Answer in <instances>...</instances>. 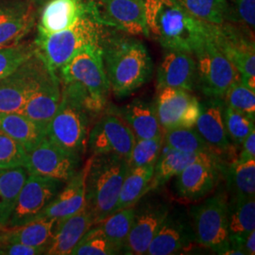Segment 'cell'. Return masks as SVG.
<instances>
[{
	"label": "cell",
	"mask_w": 255,
	"mask_h": 255,
	"mask_svg": "<svg viewBox=\"0 0 255 255\" xmlns=\"http://www.w3.org/2000/svg\"><path fill=\"white\" fill-rule=\"evenodd\" d=\"M56 219L39 218L17 227L0 230V243L15 242L46 250L54 234Z\"/></svg>",
	"instance_id": "28"
},
{
	"label": "cell",
	"mask_w": 255,
	"mask_h": 255,
	"mask_svg": "<svg viewBox=\"0 0 255 255\" xmlns=\"http://www.w3.org/2000/svg\"><path fill=\"white\" fill-rule=\"evenodd\" d=\"M222 100L226 106L255 121V92L249 89L240 80L229 88Z\"/></svg>",
	"instance_id": "40"
},
{
	"label": "cell",
	"mask_w": 255,
	"mask_h": 255,
	"mask_svg": "<svg viewBox=\"0 0 255 255\" xmlns=\"http://www.w3.org/2000/svg\"><path fill=\"white\" fill-rule=\"evenodd\" d=\"M0 131L19 142L27 152L46 136V128L21 113H0Z\"/></svg>",
	"instance_id": "29"
},
{
	"label": "cell",
	"mask_w": 255,
	"mask_h": 255,
	"mask_svg": "<svg viewBox=\"0 0 255 255\" xmlns=\"http://www.w3.org/2000/svg\"><path fill=\"white\" fill-rule=\"evenodd\" d=\"M63 185L61 181L28 174L6 227H17L38 219Z\"/></svg>",
	"instance_id": "12"
},
{
	"label": "cell",
	"mask_w": 255,
	"mask_h": 255,
	"mask_svg": "<svg viewBox=\"0 0 255 255\" xmlns=\"http://www.w3.org/2000/svg\"><path fill=\"white\" fill-rule=\"evenodd\" d=\"M164 145V135L150 139H136L128 160V168L155 165Z\"/></svg>",
	"instance_id": "39"
},
{
	"label": "cell",
	"mask_w": 255,
	"mask_h": 255,
	"mask_svg": "<svg viewBox=\"0 0 255 255\" xmlns=\"http://www.w3.org/2000/svg\"><path fill=\"white\" fill-rule=\"evenodd\" d=\"M102 58L110 90L119 98L128 97L149 81L153 64L150 54L136 36L103 34Z\"/></svg>",
	"instance_id": "1"
},
{
	"label": "cell",
	"mask_w": 255,
	"mask_h": 255,
	"mask_svg": "<svg viewBox=\"0 0 255 255\" xmlns=\"http://www.w3.org/2000/svg\"><path fill=\"white\" fill-rule=\"evenodd\" d=\"M104 32V27L92 9L72 27L48 35H37L34 45L47 65L56 72L86 46L101 44Z\"/></svg>",
	"instance_id": "5"
},
{
	"label": "cell",
	"mask_w": 255,
	"mask_h": 255,
	"mask_svg": "<svg viewBox=\"0 0 255 255\" xmlns=\"http://www.w3.org/2000/svg\"><path fill=\"white\" fill-rule=\"evenodd\" d=\"M32 5H43L47 0H28Z\"/></svg>",
	"instance_id": "47"
},
{
	"label": "cell",
	"mask_w": 255,
	"mask_h": 255,
	"mask_svg": "<svg viewBox=\"0 0 255 255\" xmlns=\"http://www.w3.org/2000/svg\"><path fill=\"white\" fill-rule=\"evenodd\" d=\"M96 18L111 27L132 36L148 37L144 9L139 0H90Z\"/></svg>",
	"instance_id": "15"
},
{
	"label": "cell",
	"mask_w": 255,
	"mask_h": 255,
	"mask_svg": "<svg viewBox=\"0 0 255 255\" xmlns=\"http://www.w3.org/2000/svg\"><path fill=\"white\" fill-rule=\"evenodd\" d=\"M144 9L148 37L166 50L193 54L209 35V24L192 16L175 0H139Z\"/></svg>",
	"instance_id": "2"
},
{
	"label": "cell",
	"mask_w": 255,
	"mask_h": 255,
	"mask_svg": "<svg viewBox=\"0 0 255 255\" xmlns=\"http://www.w3.org/2000/svg\"><path fill=\"white\" fill-rule=\"evenodd\" d=\"M229 21L255 33V0H229Z\"/></svg>",
	"instance_id": "43"
},
{
	"label": "cell",
	"mask_w": 255,
	"mask_h": 255,
	"mask_svg": "<svg viewBox=\"0 0 255 255\" xmlns=\"http://www.w3.org/2000/svg\"><path fill=\"white\" fill-rule=\"evenodd\" d=\"M46 64L37 51L8 77L0 81V113H21L37 78Z\"/></svg>",
	"instance_id": "16"
},
{
	"label": "cell",
	"mask_w": 255,
	"mask_h": 255,
	"mask_svg": "<svg viewBox=\"0 0 255 255\" xmlns=\"http://www.w3.org/2000/svg\"><path fill=\"white\" fill-rule=\"evenodd\" d=\"M64 83L75 82L88 94L95 115L107 105L110 85L102 58L101 44L86 46L60 69Z\"/></svg>",
	"instance_id": "6"
},
{
	"label": "cell",
	"mask_w": 255,
	"mask_h": 255,
	"mask_svg": "<svg viewBox=\"0 0 255 255\" xmlns=\"http://www.w3.org/2000/svg\"><path fill=\"white\" fill-rule=\"evenodd\" d=\"M157 89L179 88L192 92L197 85V65L194 55L181 50H166L157 69Z\"/></svg>",
	"instance_id": "20"
},
{
	"label": "cell",
	"mask_w": 255,
	"mask_h": 255,
	"mask_svg": "<svg viewBox=\"0 0 255 255\" xmlns=\"http://www.w3.org/2000/svg\"><path fill=\"white\" fill-rule=\"evenodd\" d=\"M61 96L60 80L56 72L46 63L37 78L35 85L28 96L21 114L47 128L49 121L58 109Z\"/></svg>",
	"instance_id": "18"
},
{
	"label": "cell",
	"mask_w": 255,
	"mask_h": 255,
	"mask_svg": "<svg viewBox=\"0 0 255 255\" xmlns=\"http://www.w3.org/2000/svg\"><path fill=\"white\" fill-rule=\"evenodd\" d=\"M223 119L229 140L235 145H241L246 137L255 130L254 120L226 105L223 111Z\"/></svg>",
	"instance_id": "41"
},
{
	"label": "cell",
	"mask_w": 255,
	"mask_h": 255,
	"mask_svg": "<svg viewBox=\"0 0 255 255\" xmlns=\"http://www.w3.org/2000/svg\"><path fill=\"white\" fill-rule=\"evenodd\" d=\"M240 248L245 255H255V230L252 231L240 243Z\"/></svg>",
	"instance_id": "46"
},
{
	"label": "cell",
	"mask_w": 255,
	"mask_h": 255,
	"mask_svg": "<svg viewBox=\"0 0 255 255\" xmlns=\"http://www.w3.org/2000/svg\"><path fill=\"white\" fill-rule=\"evenodd\" d=\"M128 170L127 159L114 153L92 154L86 177V208L94 225L115 213L123 181Z\"/></svg>",
	"instance_id": "4"
},
{
	"label": "cell",
	"mask_w": 255,
	"mask_h": 255,
	"mask_svg": "<svg viewBox=\"0 0 255 255\" xmlns=\"http://www.w3.org/2000/svg\"><path fill=\"white\" fill-rule=\"evenodd\" d=\"M229 189L234 195L255 196V159L232 162L226 168Z\"/></svg>",
	"instance_id": "36"
},
{
	"label": "cell",
	"mask_w": 255,
	"mask_h": 255,
	"mask_svg": "<svg viewBox=\"0 0 255 255\" xmlns=\"http://www.w3.org/2000/svg\"><path fill=\"white\" fill-rule=\"evenodd\" d=\"M194 241H196L194 229L184 215L169 211L150 242L146 255H178L189 249Z\"/></svg>",
	"instance_id": "19"
},
{
	"label": "cell",
	"mask_w": 255,
	"mask_h": 255,
	"mask_svg": "<svg viewBox=\"0 0 255 255\" xmlns=\"http://www.w3.org/2000/svg\"><path fill=\"white\" fill-rule=\"evenodd\" d=\"M171 209L169 201L149 196L135 208L132 226L122 249L123 254L146 255L156 233Z\"/></svg>",
	"instance_id": "10"
},
{
	"label": "cell",
	"mask_w": 255,
	"mask_h": 255,
	"mask_svg": "<svg viewBox=\"0 0 255 255\" xmlns=\"http://www.w3.org/2000/svg\"><path fill=\"white\" fill-rule=\"evenodd\" d=\"M81 157L57 146L45 137L27 152V173L68 182L78 172Z\"/></svg>",
	"instance_id": "11"
},
{
	"label": "cell",
	"mask_w": 255,
	"mask_h": 255,
	"mask_svg": "<svg viewBox=\"0 0 255 255\" xmlns=\"http://www.w3.org/2000/svg\"><path fill=\"white\" fill-rule=\"evenodd\" d=\"M155 165H145L128 168L119 194L115 212L133 207L149 191H152L151 182Z\"/></svg>",
	"instance_id": "30"
},
{
	"label": "cell",
	"mask_w": 255,
	"mask_h": 255,
	"mask_svg": "<svg viewBox=\"0 0 255 255\" xmlns=\"http://www.w3.org/2000/svg\"><path fill=\"white\" fill-rule=\"evenodd\" d=\"M209 37L237 68L240 81L255 92V45L254 32L235 23L209 24Z\"/></svg>",
	"instance_id": "7"
},
{
	"label": "cell",
	"mask_w": 255,
	"mask_h": 255,
	"mask_svg": "<svg viewBox=\"0 0 255 255\" xmlns=\"http://www.w3.org/2000/svg\"><path fill=\"white\" fill-rule=\"evenodd\" d=\"M93 116L90 98L82 86L64 83L60 104L46 128V137L82 158L87 149Z\"/></svg>",
	"instance_id": "3"
},
{
	"label": "cell",
	"mask_w": 255,
	"mask_h": 255,
	"mask_svg": "<svg viewBox=\"0 0 255 255\" xmlns=\"http://www.w3.org/2000/svg\"><path fill=\"white\" fill-rule=\"evenodd\" d=\"M118 115L130 128L136 139L164 135V128L157 118L154 103L136 99L121 107Z\"/></svg>",
	"instance_id": "27"
},
{
	"label": "cell",
	"mask_w": 255,
	"mask_h": 255,
	"mask_svg": "<svg viewBox=\"0 0 255 255\" xmlns=\"http://www.w3.org/2000/svg\"><path fill=\"white\" fill-rule=\"evenodd\" d=\"M91 163V157L87 160L82 170L78 171L68 181L63 190L59 192L39 218L55 219L57 222L79 213L86 206V177Z\"/></svg>",
	"instance_id": "22"
},
{
	"label": "cell",
	"mask_w": 255,
	"mask_h": 255,
	"mask_svg": "<svg viewBox=\"0 0 255 255\" xmlns=\"http://www.w3.org/2000/svg\"><path fill=\"white\" fill-rule=\"evenodd\" d=\"M92 226H94V219L86 206L67 219L56 221L53 237L45 254L71 255L74 248Z\"/></svg>",
	"instance_id": "25"
},
{
	"label": "cell",
	"mask_w": 255,
	"mask_h": 255,
	"mask_svg": "<svg viewBox=\"0 0 255 255\" xmlns=\"http://www.w3.org/2000/svg\"><path fill=\"white\" fill-rule=\"evenodd\" d=\"M27 176L25 167L0 168V224L5 227Z\"/></svg>",
	"instance_id": "31"
},
{
	"label": "cell",
	"mask_w": 255,
	"mask_h": 255,
	"mask_svg": "<svg viewBox=\"0 0 255 255\" xmlns=\"http://www.w3.org/2000/svg\"><path fill=\"white\" fill-rule=\"evenodd\" d=\"M218 156L206 154L177 175L176 192L182 201H199L213 191L219 180Z\"/></svg>",
	"instance_id": "17"
},
{
	"label": "cell",
	"mask_w": 255,
	"mask_h": 255,
	"mask_svg": "<svg viewBox=\"0 0 255 255\" xmlns=\"http://www.w3.org/2000/svg\"><path fill=\"white\" fill-rule=\"evenodd\" d=\"M237 159L241 161L255 159V130H253L243 141L242 148Z\"/></svg>",
	"instance_id": "45"
},
{
	"label": "cell",
	"mask_w": 255,
	"mask_h": 255,
	"mask_svg": "<svg viewBox=\"0 0 255 255\" xmlns=\"http://www.w3.org/2000/svg\"><path fill=\"white\" fill-rule=\"evenodd\" d=\"M136 138L119 115L105 113L91 128L87 148L92 154L114 153L128 160Z\"/></svg>",
	"instance_id": "14"
},
{
	"label": "cell",
	"mask_w": 255,
	"mask_h": 255,
	"mask_svg": "<svg viewBox=\"0 0 255 255\" xmlns=\"http://www.w3.org/2000/svg\"><path fill=\"white\" fill-rule=\"evenodd\" d=\"M27 161V149L19 142L0 131V168L25 167Z\"/></svg>",
	"instance_id": "42"
},
{
	"label": "cell",
	"mask_w": 255,
	"mask_h": 255,
	"mask_svg": "<svg viewBox=\"0 0 255 255\" xmlns=\"http://www.w3.org/2000/svg\"><path fill=\"white\" fill-rule=\"evenodd\" d=\"M227 202V194L219 190L191 209L197 243L218 255H223L229 247Z\"/></svg>",
	"instance_id": "9"
},
{
	"label": "cell",
	"mask_w": 255,
	"mask_h": 255,
	"mask_svg": "<svg viewBox=\"0 0 255 255\" xmlns=\"http://www.w3.org/2000/svg\"><path fill=\"white\" fill-rule=\"evenodd\" d=\"M229 247L240 252V243L255 229V196L233 195L227 202Z\"/></svg>",
	"instance_id": "26"
},
{
	"label": "cell",
	"mask_w": 255,
	"mask_h": 255,
	"mask_svg": "<svg viewBox=\"0 0 255 255\" xmlns=\"http://www.w3.org/2000/svg\"><path fill=\"white\" fill-rule=\"evenodd\" d=\"M45 254V251L40 248L27 246L15 242L0 243V255H37Z\"/></svg>",
	"instance_id": "44"
},
{
	"label": "cell",
	"mask_w": 255,
	"mask_h": 255,
	"mask_svg": "<svg viewBox=\"0 0 255 255\" xmlns=\"http://www.w3.org/2000/svg\"><path fill=\"white\" fill-rule=\"evenodd\" d=\"M134 214L135 207H128L113 213L109 217L98 223L104 236L107 237L119 253L122 252V249L126 243L128 236L132 226Z\"/></svg>",
	"instance_id": "34"
},
{
	"label": "cell",
	"mask_w": 255,
	"mask_h": 255,
	"mask_svg": "<svg viewBox=\"0 0 255 255\" xmlns=\"http://www.w3.org/2000/svg\"><path fill=\"white\" fill-rule=\"evenodd\" d=\"M120 254L104 236L100 226L95 224L74 248L73 255H114Z\"/></svg>",
	"instance_id": "37"
},
{
	"label": "cell",
	"mask_w": 255,
	"mask_h": 255,
	"mask_svg": "<svg viewBox=\"0 0 255 255\" xmlns=\"http://www.w3.org/2000/svg\"><path fill=\"white\" fill-rule=\"evenodd\" d=\"M4 228H5V226H3V225H1V224H0V230H2V229Z\"/></svg>",
	"instance_id": "48"
},
{
	"label": "cell",
	"mask_w": 255,
	"mask_h": 255,
	"mask_svg": "<svg viewBox=\"0 0 255 255\" xmlns=\"http://www.w3.org/2000/svg\"><path fill=\"white\" fill-rule=\"evenodd\" d=\"M28 0H0V47L18 44L34 23Z\"/></svg>",
	"instance_id": "23"
},
{
	"label": "cell",
	"mask_w": 255,
	"mask_h": 255,
	"mask_svg": "<svg viewBox=\"0 0 255 255\" xmlns=\"http://www.w3.org/2000/svg\"><path fill=\"white\" fill-rule=\"evenodd\" d=\"M207 98V100L201 102V112L195 126L207 145L218 156L231 149L223 119L225 103L220 98Z\"/></svg>",
	"instance_id": "24"
},
{
	"label": "cell",
	"mask_w": 255,
	"mask_h": 255,
	"mask_svg": "<svg viewBox=\"0 0 255 255\" xmlns=\"http://www.w3.org/2000/svg\"><path fill=\"white\" fill-rule=\"evenodd\" d=\"M35 52L34 43L0 47V81L13 73Z\"/></svg>",
	"instance_id": "38"
},
{
	"label": "cell",
	"mask_w": 255,
	"mask_h": 255,
	"mask_svg": "<svg viewBox=\"0 0 255 255\" xmlns=\"http://www.w3.org/2000/svg\"><path fill=\"white\" fill-rule=\"evenodd\" d=\"M211 153H184L179 150L168 148L164 154L159 156L154 166V174L151 182L152 190L161 187L172 177L181 173L182 170L193 162Z\"/></svg>",
	"instance_id": "32"
},
{
	"label": "cell",
	"mask_w": 255,
	"mask_h": 255,
	"mask_svg": "<svg viewBox=\"0 0 255 255\" xmlns=\"http://www.w3.org/2000/svg\"><path fill=\"white\" fill-rule=\"evenodd\" d=\"M43 5L37 35H48L72 27L93 9L90 0H47Z\"/></svg>",
	"instance_id": "21"
},
{
	"label": "cell",
	"mask_w": 255,
	"mask_h": 255,
	"mask_svg": "<svg viewBox=\"0 0 255 255\" xmlns=\"http://www.w3.org/2000/svg\"><path fill=\"white\" fill-rule=\"evenodd\" d=\"M154 107L164 130L194 128L201 112V101L191 92L164 87L157 89Z\"/></svg>",
	"instance_id": "13"
},
{
	"label": "cell",
	"mask_w": 255,
	"mask_h": 255,
	"mask_svg": "<svg viewBox=\"0 0 255 255\" xmlns=\"http://www.w3.org/2000/svg\"><path fill=\"white\" fill-rule=\"evenodd\" d=\"M192 16L204 23L220 25L229 21V0H175Z\"/></svg>",
	"instance_id": "33"
},
{
	"label": "cell",
	"mask_w": 255,
	"mask_h": 255,
	"mask_svg": "<svg viewBox=\"0 0 255 255\" xmlns=\"http://www.w3.org/2000/svg\"><path fill=\"white\" fill-rule=\"evenodd\" d=\"M193 55L197 65V85L206 97L222 99L240 80L237 68L209 35L194 49Z\"/></svg>",
	"instance_id": "8"
},
{
	"label": "cell",
	"mask_w": 255,
	"mask_h": 255,
	"mask_svg": "<svg viewBox=\"0 0 255 255\" xmlns=\"http://www.w3.org/2000/svg\"><path fill=\"white\" fill-rule=\"evenodd\" d=\"M164 144L168 148L184 153L215 154L198 130L194 128H178L164 130Z\"/></svg>",
	"instance_id": "35"
}]
</instances>
